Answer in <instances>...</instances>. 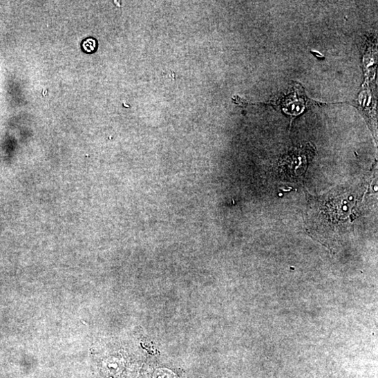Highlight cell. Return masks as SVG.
I'll return each instance as SVG.
<instances>
[{"label":"cell","instance_id":"cell-1","mask_svg":"<svg viewBox=\"0 0 378 378\" xmlns=\"http://www.w3.org/2000/svg\"><path fill=\"white\" fill-rule=\"evenodd\" d=\"M296 149L285 155L280 161V169L287 178L297 180L303 177L308 169L309 150Z\"/></svg>","mask_w":378,"mask_h":378},{"label":"cell","instance_id":"cell-2","mask_svg":"<svg viewBox=\"0 0 378 378\" xmlns=\"http://www.w3.org/2000/svg\"><path fill=\"white\" fill-rule=\"evenodd\" d=\"M82 46L86 52L91 53L95 48L96 41L92 38L87 39L84 41Z\"/></svg>","mask_w":378,"mask_h":378}]
</instances>
